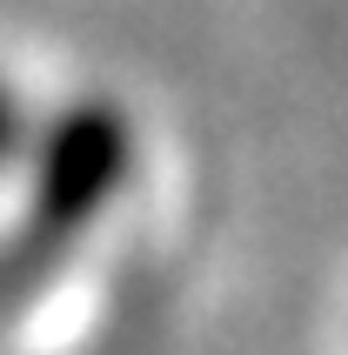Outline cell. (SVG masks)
<instances>
[{"mask_svg": "<svg viewBox=\"0 0 348 355\" xmlns=\"http://www.w3.org/2000/svg\"><path fill=\"white\" fill-rule=\"evenodd\" d=\"M27 128H34V121H27V101H20L7 80H0V168H14V161H20V148H27Z\"/></svg>", "mask_w": 348, "mask_h": 355, "instance_id": "2", "label": "cell"}, {"mask_svg": "<svg viewBox=\"0 0 348 355\" xmlns=\"http://www.w3.org/2000/svg\"><path fill=\"white\" fill-rule=\"evenodd\" d=\"M27 208L20 228L34 248H67L94 228L121 201L128 175H134V121L107 94H74L54 114L27 128Z\"/></svg>", "mask_w": 348, "mask_h": 355, "instance_id": "1", "label": "cell"}]
</instances>
